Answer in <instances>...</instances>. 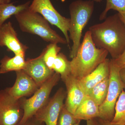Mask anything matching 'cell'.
Listing matches in <instances>:
<instances>
[{"label":"cell","instance_id":"obj_1","mask_svg":"<svg viewBox=\"0 0 125 125\" xmlns=\"http://www.w3.org/2000/svg\"><path fill=\"white\" fill-rule=\"evenodd\" d=\"M89 30L96 46L106 50L112 59L117 58L125 50V25L118 13L91 26Z\"/></svg>","mask_w":125,"mask_h":125},{"label":"cell","instance_id":"obj_2","mask_svg":"<svg viewBox=\"0 0 125 125\" xmlns=\"http://www.w3.org/2000/svg\"><path fill=\"white\" fill-rule=\"evenodd\" d=\"M108 52L98 48L88 30L84 37L75 56L70 61L71 74L80 80L94 70L106 59Z\"/></svg>","mask_w":125,"mask_h":125},{"label":"cell","instance_id":"obj_3","mask_svg":"<svg viewBox=\"0 0 125 125\" xmlns=\"http://www.w3.org/2000/svg\"><path fill=\"white\" fill-rule=\"evenodd\" d=\"M14 16L22 32L37 35L50 43L67 45L65 38L52 29L45 18L40 14L31 10L29 7Z\"/></svg>","mask_w":125,"mask_h":125},{"label":"cell","instance_id":"obj_4","mask_svg":"<svg viewBox=\"0 0 125 125\" xmlns=\"http://www.w3.org/2000/svg\"><path fill=\"white\" fill-rule=\"evenodd\" d=\"M93 0H76L70 5V18L69 32L73 45L70 56L72 59L76 55L81 44L82 32L92 17L94 10Z\"/></svg>","mask_w":125,"mask_h":125},{"label":"cell","instance_id":"obj_5","mask_svg":"<svg viewBox=\"0 0 125 125\" xmlns=\"http://www.w3.org/2000/svg\"><path fill=\"white\" fill-rule=\"evenodd\" d=\"M60 75L55 72L28 99L21 98L23 114L19 125L25 123L32 118L49 101L52 90L57 84Z\"/></svg>","mask_w":125,"mask_h":125},{"label":"cell","instance_id":"obj_6","mask_svg":"<svg viewBox=\"0 0 125 125\" xmlns=\"http://www.w3.org/2000/svg\"><path fill=\"white\" fill-rule=\"evenodd\" d=\"M120 69L110 60L109 84L105 101L99 106V118L111 122L115 114V106L118 97L125 88L120 75Z\"/></svg>","mask_w":125,"mask_h":125},{"label":"cell","instance_id":"obj_7","mask_svg":"<svg viewBox=\"0 0 125 125\" xmlns=\"http://www.w3.org/2000/svg\"><path fill=\"white\" fill-rule=\"evenodd\" d=\"M29 9L32 11L40 14L51 24L55 25L60 30L67 41V46L70 48V42L68 34L70 19L62 15L55 9L51 0H33Z\"/></svg>","mask_w":125,"mask_h":125},{"label":"cell","instance_id":"obj_8","mask_svg":"<svg viewBox=\"0 0 125 125\" xmlns=\"http://www.w3.org/2000/svg\"><path fill=\"white\" fill-rule=\"evenodd\" d=\"M21 99L13 97L7 88L0 91V125H19L23 114Z\"/></svg>","mask_w":125,"mask_h":125},{"label":"cell","instance_id":"obj_9","mask_svg":"<svg viewBox=\"0 0 125 125\" xmlns=\"http://www.w3.org/2000/svg\"><path fill=\"white\" fill-rule=\"evenodd\" d=\"M65 92L62 88L57 90L46 104L33 116L41 123L46 125H57L61 110L64 104Z\"/></svg>","mask_w":125,"mask_h":125},{"label":"cell","instance_id":"obj_10","mask_svg":"<svg viewBox=\"0 0 125 125\" xmlns=\"http://www.w3.org/2000/svg\"><path fill=\"white\" fill-rule=\"evenodd\" d=\"M26 65L23 70L40 87L54 73L46 64L43 59V53L34 58L26 61Z\"/></svg>","mask_w":125,"mask_h":125},{"label":"cell","instance_id":"obj_11","mask_svg":"<svg viewBox=\"0 0 125 125\" xmlns=\"http://www.w3.org/2000/svg\"><path fill=\"white\" fill-rule=\"evenodd\" d=\"M0 46L6 47L15 55L24 56L28 48L19 40L17 32L10 22L5 23L0 27Z\"/></svg>","mask_w":125,"mask_h":125},{"label":"cell","instance_id":"obj_12","mask_svg":"<svg viewBox=\"0 0 125 125\" xmlns=\"http://www.w3.org/2000/svg\"><path fill=\"white\" fill-rule=\"evenodd\" d=\"M16 72L15 83L12 87L7 88L9 94L17 99L34 94L39 88L35 81L23 70Z\"/></svg>","mask_w":125,"mask_h":125},{"label":"cell","instance_id":"obj_13","mask_svg":"<svg viewBox=\"0 0 125 125\" xmlns=\"http://www.w3.org/2000/svg\"><path fill=\"white\" fill-rule=\"evenodd\" d=\"M67 89V97L64 104L69 111L74 114L86 94L79 80L70 75L64 81Z\"/></svg>","mask_w":125,"mask_h":125},{"label":"cell","instance_id":"obj_14","mask_svg":"<svg viewBox=\"0 0 125 125\" xmlns=\"http://www.w3.org/2000/svg\"><path fill=\"white\" fill-rule=\"evenodd\" d=\"M110 60L106 59L94 70L79 80L80 84L87 95L88 92L95 85L109 76Z\"/></svg>","mask_w":125,"mask_h":125},{"label":"cell","instance_id":"obj_15","mask_svg":"<svg viewBox=\"0 0 125 125\" xmlns=\"http://www.w3.org/2000/svg\"><path fill=\"white\" fill-rule=\"evenodd\" d=\"M99 106L91 97L86 95L74 115L78 120H88L99 117Z\"/></svg>","mask_w":125,"mask_h":125},{"label":"cell","instance_id":"obj_16","mask_svg":"<svg viewBox=\"0 0 125 125\" xmlns=\"http://www.w3.org/2000/svg\"><path fill=\"white\" fill-rule=\"evenodd\" d=\"M25 58V56L22 55H15L13 57L5 56L0 62V74L23 70L26 65Z\"/></svg>","mask_w":125,"mask_h":125},{"label":"cell","instance_id":"obj_17","mask_svg":"<svg viewBox=\"0 0 125 125\" xmlns=\"http://www.w3.org/2000/svg\"><path fill=\"white\" fill-rule=\"evenodd\" d=\"M31 1H28L24 4L15 5L14 2L0 5V27L7 20L13 15H15L29 7Z\"/></svg>","mask_w":125,"mask_h":125},{"label":"cell","instance_id":"obj_18","mask_svg":"<svg viewBox=\"0 0 125 125\" xmlns=\"http://www.w3.org/2000/svg\"><path fill=\"white\" fill-rule=\"evenodd\" d=\"M109 84V76L93 87L87 95L91 97L99 106L105 101L107 95Z\"/></svg>","mask_w":125,"mask_h":125},{"label":"cell","instance_id":"obj_19","mask_svg":"<svg viewBox=\"0 0 125 125\" xmlns=\"http://www.w3.org/2000/svg\"><path fill=\"white\" fill-rule=\"evenodd\" d=\"M52 70L60 75L63 81L71 74L70 61L62 53L60 52L54 61L52 66Z\"/></svg>","mask_w":125,"mask_h":125},{"label":"cell","instance_id":"obj_20","mask_svg":"<svg viewBox=\"0 0 125 125\" xmlns=\"http://www.w3.org/2000/svg\"><path fill=\"white\" fill-rule=\"evenodd\" d=\"M111 122L125 125V91L124 90H122L117 101L114 118Z\"/></svg>","mask_w":125,"mask_h":125},{"label":"cell","instance_id":"obj_21","mask_svg":"<svg viewBox=\"0 0 125 125\" xmlns=\"http://www.w3.org/2000/svg\"><path fill=\"white\" fill-rule=\"evenodd\" d=\"M57 44L50 43L42 52L44 61L48 67L52 70L54 61L61 50V48Z\"/></svg>","mask_w":125,"mask_h":125},{"label":"cell","instance_id":"obj_22","mask_svg":"<svg viewBox=\"0 0 125 125\" xmlns=\"http://www.w3.org/2000/svg\"><path fill=\"white\" fill-rule=\"evenodd\" d=\"M110 10H116L118 13H125V0H106V7L100 16L99 20L106 19L107 12Z\"/></svg>","mask_w":125,"mask_h":125},{"label":"cell","instance_id":"obj_23","mask_svg":"<svg viewBox=\"0 0 125 125\" xmlns=\"http://www.w3.org/2000/svg\"><path fill=\"white\" fill-rule=\"evenodd\" d=\"M79 121L64 105L60 113L57 125H73Z\"/></svg>","mask_w":125,"mask_h":125},{"label":"cell","instance_id":"obj_24","mask_svg":"<svg viewBox=\"0 0 125 125\" xmlns=\"http://www.w3.org/2000/svg\"><path fill=\"white\" fill-rule=\"evenodd\" d=\"M112 59L115 65L120 69H125V49L117 58Z\"/></svg>","mask_w":125,"mask_h":125},{"label":"cell","instance_id":"obj_25","mask_svg":"<svg viewBox=\"0 0 125 125\" xmlns=\"http://www.w3.org/2000/svg\"><path fill=\"white\" fill-rule=\"evenodd\" d=\"M43 123L36 120L33 117L30 118L25 123L21 125H43Z\"/></svg>","mask_w":125,"mask_h":125},{"label":"cell","instance_id":"obj_26","mask_svg":"<svg viewBox=\"0 0 125 125\" xmlns=\"http://www.w3.org/2000/svg\"><path fill=\"white\" fill-rule=\"evenodd\" d=\"M99 125H121L112 123L108 121L104 120L102 119H99L98 122Z\"/></svg>","mask_w":125,"mask_h":125},{"label":"cell","instance_id":"obj_27","mask_svg":"<svg viewBox=\"0 0 125 125\" xmlns=\"http://www.w3.org/2000/svg\"><path fill=\"white\" fill-rule=\"evenodd\" d=\"M120 75L125 88V69H122L120 70Z\"/></svg>","mask_w":125,"mask_h":125},{"label":"cell","instance_id":"obj_28","mask_svg":"<svg viewBox=\"0 0 125 125\" xmlns=\"http://www.w3.org/2000/svg\"><path fill=\"white\" fill-rule=\"evenodd\" d=\"M94 119H90L87 121V125H99L98 122Z\"/></svg>","mask_w":125,"mask_h":125},{"label":"cell","instance_id":"obj_29","mask_svg":"<svg viewBox=\"0 0 125 125\" xmlns=\"http://www.w3.org/2000/svg\"><path fill=\"white\" fill-rule=\"evenodd\" d=\"M119 17L125 25V13H118Z\"/></svg>","mask_w":125,"mask_h":125},{"label":"cell","instance_id":"obj_30","mask_svg":"<svg viewBox=\"0 0 125 125\" xmlns=\"http://www.w3.org/2000/svg\"><path fill=\"white\" fill-rule=\"evenodd\" d=\"M11 2V0H0V5L8 4Z\"/></svg>","mask_w":125,"mask_h":125},{"label":"cell","instance_id":"obj_31","mask_svg":"<svg viewBox=\"0 0 125 125\" xmlns=\"http://www.w3.org/2000/svg\"><path fill=\"white\" fill-rule=\"evenodd\" d=\"M80 120L78 121V122H76L75 124H74L73 125H80Z\"/></svg>","mask_w":125,"mask_h":125},{"label":"cell","instance_id":"obj_32","mask_svg":"<svg viewBox=\"0 0 125 125\" xmlns=\"http://www.w3.org/2000/svg\"><path fill=\"white\" fill-rule=\"evenodd\" d=\"M94 1L98 2H100L102 1V0H93Z\"/></svg>","mask_w":125,"mask_h":125},{"label":"cell","instance_id":"obj_33","mask_svg":"<svg viewBox=\"0 0 125 125\" xmlns=\"http://www.w3.org/2000/svg\"></svg>","mask_w":125,"mask_h":125}]
</instances>
